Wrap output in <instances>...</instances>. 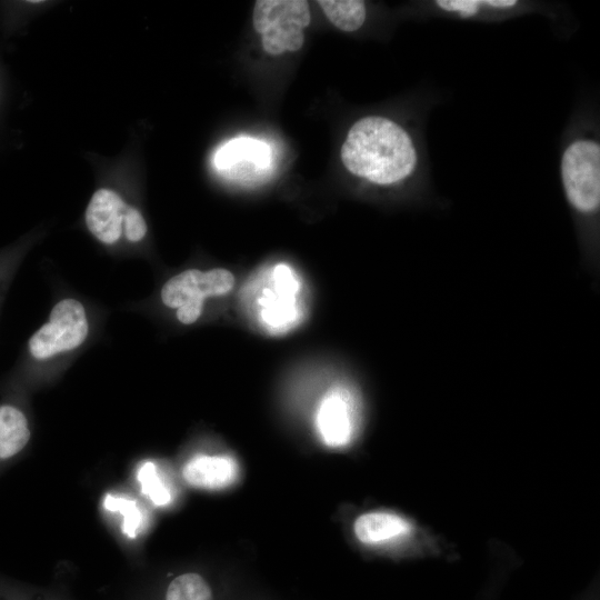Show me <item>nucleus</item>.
I'll use <instances>...</instances> for the list:
<instances>
[{"instance_id":"39448f33","label":"nucleus","mask_w":600,"mask_h":600,"mask_svg":"<svg viewBox=\"0 0 600 600\" xmlns=\"http://www.w3.org/2000/svg\"><path fill=\"white\" fill-rule=\"evenodd\" d=\"M233 286L234 277L229 270L188 269L163 283L160 299L167 308L176 311L180 323L189 326L200 319L207 299L227 294Z\"/></svg>"},{"instance_id":"4468645a","label":"nucleus","mask_w":600,"mask_h":600,"mask_svg":"<svg viewBox=\"0 0 600 600\" xmlns=\"http://www.w3.org/2000/svg\"><path fill=\"white\" fill-rule=\"evenodd\" d=\"M329 21L344 32L358 31L367 19V4L360 0H319Z\"/></svg>"},{"instance_id":"f8f14e48","label":"nucleus","mask_w":600,"mask_h":600,"mask_svg":"<svg viewBox=\"0 0 600 600\" xmlns=\"http://www.w3.org/2000/svg\"><path fill=\"white\" fill-rule=\"evenodd\" d=\"M410 522L393 512L371 511L360 514L353 523L357 539L370 546L382 544L410 533Z\"/></svg>"},{"instance_id":"0eeeda50","label":"nucleus","mask_w":600,"mask_h":600,"mask_svg":"<svg viewBox=\"0 0 600 600\" xmlns=\"http://www.w3.org/2000/svg\"><path fill=\"white\" fill-rule=\"evenodd\" d=\"M424 19L443 18L470 22H503L527 14H543L557 21V7L523 0H428L420 2Z\"/></svg>"},{"instance_id":"f257e3e1","label":"nucleus","mask_w":600,"mask_h":600,"mask_svg":"<svg viewBox=\"0 0 600 600\" xmlns=\"http://www.w3.org/2000/svg\"><path fill=\"white\" fill-rule=\"evenodd\" d=\"M420 129L381 114L364 116L348 130L340 151L342 164L374 187L413 183L432 191L427 141Z\"/></svg>"},{"instance_id":"a211bd4d","label":"nucleus","mask_w":600,"mask_h":600,"mask_svg":"<svg viewBox=\"0 0 600 600\" xmlns=\"http://www.w3.org/2000/svg\"><path fill=\"white\" fill-rule=\"evenodd\" d=\"M148 232V226L141 211L131 204L123 230V237L131 243L142 241Z\"/></svg>"},{"instance_id":"6e6552de","label":"nucleus","mask_w":600,"mask_h":600,"mask_svg":"<svg viewBox=\"0 0 600 600\" xmlns=\"http://www.w3.org/2000/svg\"><path fill=\"white\" fill-rule=\"evenodd\" d=\"M212 164L227 179L251 181L271 171L273 150L263 140L239 137L217 149Z\"/></svg>"},{"instance_id":"423d86ee","label":"nucleus","mask_w":600,"mask_h":600,"mask_svg":"<svg viewBox=\"0 0 600 600\" xmlns=\"http://www.w3.org/2000/svg\"><path fill=\"white\" fill-rule=\"evenodd\" d=\"M252 21L267 53L297 51L304 42L303 29L310 23L309 4L304 0H258Z\"/></svg>"},{"instance_id":"2eb2a0df","label":"nucleus","mask_w":600,"mask_h":600,"mask_svg":"<svg viewBox=\"0 0 600 600\" xmlns=\"http://www.w3.org/2000/svg\"><path fill=\"white\" fill-rule=\"evenodd\" d=\"M164 600H213V591L201 574L187 572L171 580Z\"/></svg>"},{"instance_id":"ddd939ff","label":"nucleus","mask_w":600,"mask_h":600,"mask_svg":"<svg viewBox=\"0 0 600 600\" xmlns=\"http://www.w3.org/2000/svg\"><path fill=\"white\" fill-rule=\"evenodd\" d=\"M26 414L12 404H0V459L19 453L30 440Z\"/></svg>"},{"instance_id":"9d476101","label":"nucleus","mask_w":600,"mask_h":600,"mask_svg":"<svg viewBox=\"0 0 600 600\" xmlns=\"http://www.w3.org/2000/svg\"><path fill=\"white\" fill-rule=\"evenodd\" d=\"M131 204L116 191L101 188L91 197L84 213L90 233L102 244L113 246L123 237L124 223Z\"/></svg>"},{"instance_id":"1a4fd4ad","label":"nucleus","mask_w":600,"mask_h":600,"mask_svg":"<svg viewBox=\"0 0 600 600\" xmlns=\"http://www.w3.org/2000/svg\"><path fill=\"white\" fill-rule=\"evenodd\" d=\"M354 400L342 387L332 388L321 400L317 429L323 442L332 448L348 444L354 432Z\"/></svg>"},{"instance_id":"20e7f679","label":"nucleus","mask_w":600,"mask_h":600,"mask_svg":"<svg viewBox=\"0 0 600 600\" xmlns=\"http://www.w3.org/2000/svg\"><path fill=\"white\" fill-rule=\"evenodd\" d=\"M90 321L77 298L57 301L48 319L29 338L27 350L37 362H46L79 349L88 339Z\"/></svg>"},{"instance_id":"f3484780","label":"nucleus","mask_w":600,"mask_h":600,"mask_svg":"<svg viewBox=\"0 0 600 600\" xmlns=\"http://www.w3.org/2000/svg\"><path fill=\"white\" fill-rule=\"evenodd\" d=\"M138 480L141 490L156 506H166L171 500L168 488L161 481L157 467L153 462L147 461L138 470Z\"/></svg>"},{"instance_id":"7ed1b4c3","label":"nucleus","mask_w":600,"mask_h":600,"mask_svg":"<svg viewBox=\"0 0 600 600\" xmlns=\"http://www.w3.org/2000/svg\"><path fill=\"white\" fill-rule=\"evenodd\" d=\"M252 284L253 304L258 321L270 333H284L297 326L303 316L300 303L301 282L291 267L279 263L263 273Z\"/></svg>"},{"instance_id":"dca6fc26","label":"nucleus","mask_w":600,"mask_h":600,"mask_svg":"<svg viewBox=\"0 0 600 600\" xmlns=\"http://www.w3.org/2000/svg\"><path fill=\"white\" fill-rule=\"evenodd\" d=\"M104 509L123 514L122 531L130 538H134L142 524V513L136 501L112 494H107L103 500Z\"/></svg>"},{"instance_id":"9b49d317","label":"nucleus","mask_w":600,"mask_h":600,"mask_svg":"<svg viewBox=\"0 0 600 600\" xmlns=\"http://www.w3.org/2000/svg\"><path fill=\"white\" fill-rule=\"evenodd\" d=\"M182 474L193 487L222 489L236 481L238 467L227 456H197L186 463Z\"/></svg>"},{"instance_id":"f03ea898","label":"nucleus","mask_w":600,"mask_h":600,"mask_svg":"<svg viewBox=\"0 0 600 600\" xmlns=\"http://www.w3.org/2000/svg\"><path fill=\"white\" fill-rule=\"evenodd\" d=\"M559 176L581 251L594 263L599 253L600 134L591 107H579L563 132Z\"/></svg>"}]
</instances>
